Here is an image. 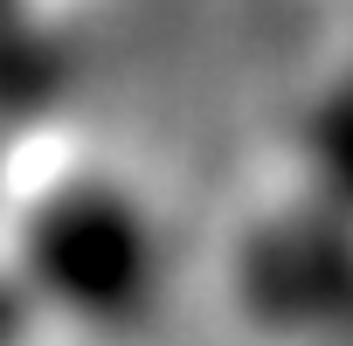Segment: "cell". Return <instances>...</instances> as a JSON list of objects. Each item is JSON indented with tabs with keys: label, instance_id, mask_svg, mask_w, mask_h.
Wrapping results in <instances>:
<instances>
[{
	"label": "cell",
	"instance_id": "5b68a950",
	"mask_svg": "<svg viewBox=\"0 0 353 346\" xmlns=\"http://www.w3.org/2000/svg\"><path fill=\"white\" fill-rule=\"evenodd\" d=\"M35 318H42V305L28 298L21 270H14V263H0V339H14V332H28Z\"/></svg>",
	"mask_w": 353,
	"mask_h": 346
},
{
	"label": "cell",
	"instance_id": "3957f363",
	"mask_svg": "<svg viewBox=\"0 0 353 346\" xmlns=\"http://www.w3.org/2000/svg\"><path fill=\"white\" fill-rule=\"evenodd\" d=\"M70 83V56L63 35L35 14V8H8L0 14V125L42 118Z\"/></svg>",
	"mask_w": 353,
	"mask_h": 346
},
{
	"label": "cell",
	"instance_id": "7a4b0ae2",
	"mask_svg": "<svg viewBox=\"0 0 353 346\" xmlns=\"http://www.w3.org/2000/svg\"><path fill=\"white\" fill-rule=\"evenodd\" d=\"M236 298L270 332L353 339V215L305 201L256 222L236 250Z\"/></svg>",
	"mask_w": 353,
	"mask_h": 346
},
{
	"label": "cell",
	"instance_id": "277c9868",
	"mask_svg": "<svg viewBox=\"0 0 353 346\" xmlns=\"http://www.w3.org/2000/svg\"><path fill=\"white\" fill-rule=\"evenodd\" d=\"M305 159H312L319 201H332V208L353 215V70L312 104V118H305Z\"/></svg>",
	"mask_w": 353,
	"mask_h": 346
},
{
	"label": "cell",
	"instance_id": "6da1fadb",
	"mask_svg": "<svg viewBox=\"0 0 353 346\" xmlns=\"http://www.w3.org/2000/svg\"><path fill=\"white\" fill-rule=\"evenodd\" d=\"M14 270L42 312L77 325H139L166 291V250L145 201L104 173H63L21 208Z\"/></svg>",
	"mask_w": 353,
	"mask_h": 346
},
{
	"label": "cell",
	"instance_id": "8992f818",
	"mask_svg": "<svg viewBox=\"0 0 353 346\" xmlns=\"http://www.w3.org/2000/svg\"><path fill=\"white\" fill-rule=\"evenodd\" d=\"M8 8H28V0H0V14H8Z\"/></svg>",
	"mask_w": 353,
	"mask_h": 346
}]
</instances>
